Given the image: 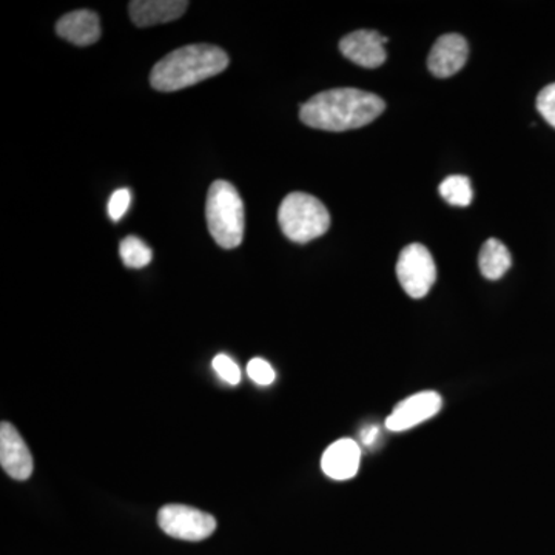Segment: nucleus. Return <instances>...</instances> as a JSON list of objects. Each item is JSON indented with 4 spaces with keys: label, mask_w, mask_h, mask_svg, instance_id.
Masks as SVG:
<instances>
[{
    "label": "nucleus",
    "mask_w": 555,
    "mask_h": 555,
    "mask_svg": "<svg viewBox=\"0 0 555 555\" xmlns=\"http://www.w3.org/2000/svg\"><path fill=\"white\" fill-rule=\"evenodd\" d=\"M385 108V101L377 94L357 89H335L318 93L302 104L299 119L317 130H356L374 122Z\"/></svg>",
    "instance_id": "obj_1"
},
{
    "label": "nucleus",
    "mask_w": 555,
    "mask_h": 555,
    "mask_svg": "<svg viewBox=\"0 0 555 555\" xmlns=\"http://www.w3.org/2000/svg\"><path fill=\"white\" fill-rule=\"evenodd\" d=\"M228 53L210 43H195L171 51L150 73V83L158 91H178L196 86L229 67Z\"/></svg>",
    "instance_id": "obj_2"
},
{
    "label": "nucleus",
    "mask_w": 555,
    "mask_h": 555,
    "mask_svg": "<svg viewBox=\"0 0 555 555\" xmlns=\"http://www.w3.org/2000/svg\"><path fill=\"white\" fill-rule=\"evenodd\" d=\"M208 232L222 248H236L244 238V204L238 190L228 181H217L208 190Z\"/></svg>",
    "instance_id": "obj_3"
},
{
    "label": "nucleus",
    "mask_w": 555,
    "mask_h": 555,
    "mask_svg": "<svg viewBox=\"0 0 555 555\" xmlns=\"http://www.w3.org/2000/svg\"><path fill=\"white\" fill-rule=\"evenodd\" d=\"M278 222L288 240L306 244L327 233L331 228V215L315 196L294 192L281 203Z\"/></svg>",
    "instance_id": "obj_4"
},
{
    "label": "nucleus",
    "mask_w": 555,
    "mask_h": 555,
    "mask_svg": "<svg viewBox=\"0 0 555 555\" xmlns=\"http://www.w3.org/2000/svg\"><path fill=\"white\" fill-rule=\"evenodd\" d=\"M397 276L409 297L425 298L436 284V261L423 244H411L401 250L397 262Z\"/></svg>",
    "instance_id": "obj_5"
},
{
    "label": "nucleus",
    "mask_w": 555,
    "mask_h": 555,
    "mask_svg": "<svg viewBox=\"0 0 555 555\" xmlns=\"http://www.w3.org/2000/svg\"><path fill=\"white\" fill-rule=\"evenodd\" d=\"M158 525L167 535L185 540V542H203L217 529V520L214 516L185 505L160 507Z\"/></svg>",
    "instance_id": "obj_6"
},
{
    "label": "nucleus",
    "mask_w": 555,
    "mask_h": 555,
    "mask_svg": "<svg viewBox=\"0 0 555 555\" xmlns=\"http://www.w3.org/2000/svg\"><path fill=\"white\" fill-rule=\"evenodd\" d=\"M441 406L443 401L437 392L426 390V392L416 393L401 401L393 409L392 414L387 416L386 427L392 433H403L436 416L441 411Z\"/></svg>",
    "instance_id": "obj_7"
},
{
    "label": "nucleus",
    "mask_w": 555,
    "mask_h": 555,
    "mask_svg": "<svg viewBox=\"0 0 555 555\" xmlns=\"http://www.w3.org/2000/svg\"><path fill=\"white\" fill-rule=\"evenodd\" d=\"M0 465L14 480L25 481L31 477L35 463L30 449L11 423L0 426Z\"/></svg>",
    "instance_id": "obj_8"
},
{
    "label": "nucleus",
    "mask_w": 555,
    "mask_h": 555,
    "mask_svg": "<svg viewBox=\"0 0 555 555\" xmlns=\"http://www.w3.org/2000/svg\"><path fill=\"white\" fill-rule=\"evenodd\" d=\"M387 38L378 31L358 30L350 33L339 42V50L347 60L364 68H378L385 64Z\"/></svg>",
    "instance_id": "obj_9"
},
{
    "label": "nucleus",
    "mask_w": 555,
    "mask_h": 555,
    "mask_svg": "<svg viewBox=\"0 0 555 555\" xmlns=\"http://www.w3.org/2000/svg\"><path fill=\"white\" fill-rule=\"evenodd\" d=\"M467 54H469V49H467V42L463 36L455 35V33L444 35L434 43L429 60H427V67L437 78H451L465 67Z\"/></svg>",
    "instance_id": "obj_10"
},
{
    "label": "nucleus",
    "mask_w": 555,
    "mask_h": 555,
    "mask_svg": "<svg viewBox=\"0 0 555 555\" xmlns=\"http://www.w3.org/2000/svg\"><path fill=\"white\" fill-rule=\"evenodd\" d=\"M361 449L356 440L341 438L335 441L324 452L321 459V467L327 477L334 480H350L357 476L360 469Z\"/></svg>",
    "instance_id": "obj_11"
},
{
    "label": "nucleus",
    "mask_w": 555,
    "mask_h": 555,
    "mask_svg": "<svg viewBox=\"0 0 555 555\" xmlns=\"http://www.w3.org/2000/svg\"><path fill=\"white\" fill-rule=\"evenodd\" d=\"M188 7L185 0H133L129 11L137 27H152L179 20Z\"/></svg>",
    "instance_id": "obj_12"
},
{
    "label": "nucleus",
    "mask_w": 555,
    "mask_h": 555,
    "mask_svg": "<svg viewBox=\"0 0 555 555\" xmlns=\"http://www.w3.org/2000/svg\"><path fill=\"white\" fill-rule=\"evenodd\" d=\"M56 33L62 39L78 47H89L101 38V22L96 13L78 10L65 14L56 25Z\"/></svg>",
    "instance_id": "obj_13"
},
{
    "label": "nucleus",
    "mask_w": 555,
    "mask_h": 555,
    "mask_svg": "<svg viewBox=\"0 0 555 555\" xmlns=\"http://www.w3.org/2000/svg\"><path fill=\"white\" fill-rule=\"evenodd\" d=\"M478 266H480L481 275L486 280L495 281L505 276L507 270L513 266V257L502 241L491 238L486 241L481 247Z\"/></svg>",
    "instance_id": "obj_14"
},
{
    "label": "nucleus",
    "mask_w": 555,
    "mask_h": 555,
    "mask_svg": "<svg viewBox=\"0 0 555 555\" xmlns=\"http://www.w3.org/2000/svg\"><path fill=\"white\" fill-rule=\"evenodd\" d=\"M438 190H440L441 198L451 206L467 207L473 203V185H470L469 178L462 177V175L444 179Z\"/></svg>",
    "instance_id": "obj_15"
},
{
    "label": "nucleus",
    "mask_w": 555,
    "mask_h": 555,
    "mask_svg": "<svg viewBox=\"0 0 555 555\" xmlns=\"http://www.w3.org/2000/svg\"><path fill=\"white\" fill-rule=\"evenodd\" d=\"M120 258L129 269H142L153 259L152 248L137 236H127L119 246Z\"/></svg>",
    "instance_id": "obj_16"
},
{
    "label": "nucleus",
    "mask_w": 555,
    "mask_h": 555,
    "mask_svg": "<svg viewBox=\"0 0 555 555\" xmlns=\"http://www.w3.org/2000/svg\"><path fill=\"white\" fill-rule=\"evenodd\" d=\"M248 377L259 386H269L275 382V371L262 358H254L247 366Z\"/></svg>",
    "instance_id": "obj_17"
},
{
    "label": "nucleus",
    "mask_w": 555,
    "mask_h": 555,
    "mask_svg": "<svg viewBox=\"0 0 555 555\" xmlns=\"http://www.w3.org/2000/svg\"><path fill=\"white\" fill-rule=\"evenodd\" d=\"M214 369L219 377L224 379L225 383H229V385L236 386L241 382L238 364H236L229 356H224V353L215 357Z\"/></svg>",
    "instance_id": "obj_18"
},
{
    "label": "nucleus",
    "mask_w": 555,
    "mask_h": 555,
    "mask_svg": "<svg viewBox=\"0 0 555 555\" xmlns=\"http://www.w3.org/2000/svg\"><path fill=\"white\" fill-rule=\"evenodd\" d=\"M537 109L542 118L555 129V83L545 87L537 96Z\"/></svg>",
    "instance_id": "obj_19"
},
{
    "label": "nucleus",
    "mask_w": 555,
    "mask_h": 555,
    "mask_svg": "<svg viewBox=\"0 0 555 555\" xmlns=\"http://www.w3.org/2000/svg\"><path fill=\"white\" fill-rule=\"evenodd\" d=\"M131 204V192L129 189H119L113 193L108 201V215L113 221H119L127 214Z\"/></svg>",
    "instance_id": "obj_20"
},
{
    "label": "nucleus",
    "mask_w": 555,
    "mask_h": 555,
    "mask_svg": "<svg viewBox=\"0 0 555 555\" xmlns=\"http://www.w3.org/2000/svg\"><path fill=\"white\" fill-rule=\"evenodd\" d=\"M378 437L379 429L377 426L367 427V429H364L363 434H361V440H363V443L366 444V447H371L372 443H375Z\"/></svg>",
    "instance_id": "obj_21"
}]
</instances>
